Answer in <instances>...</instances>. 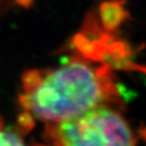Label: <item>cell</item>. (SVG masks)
Wrapping results in <instances>:
<instances>
[{
    "mask_svg": "<svg viewBox=\"0 0 146 146\" xmlns=\"http://www.w3.org/2000/svg\"><path fill=\"white\" fill-rule=\"evenodd\" d=\"M17 127L28 133L36 121L60 123L101 106L122 105L110 66L74 54L56 67L33 68L22 76Z\"/></svg>",
    "mask_w": 146,
    "mask_h": 146,
    "instance_id": "cell-1",
    "label": "cell"
},
{
    "mask_svg": "<svg viewBox=\"0 0 146 146\" xmlns=\"http://www.w3.org/2000/svg\"><path fill=\"white\" fill-rule=\"evenodd\" d=\"M47 146H136V137L119 108L101 106L60 123L44 125Z\"/></svg>",
    "mask_w": 146,
    "mask_h": 146,
    "instance_id": "cell-2",
    "label": "cell"
},
{
    "mask_svg": "<svg viewBox=\"0 0 146 146\" xmlns=\"http://www.w3.org/2000/svg\"><path fill=\"white\" fill-rule=\"evenodd\" d=\"M128 16L123 0H107L100 7V20L105 31H114Z\"/></svg>",
    "mask_w": 146,
    "mask_h": 146,
    "instance_id": "cell-3",
    "label": "cell"
},
{
    "mask_svg": "<svg viewBox=\"0 0 146 146\" xmlns=\"http://www.w3.org/2000/svg\"><path fill=\"white\" fill-rule=\"evenodd\" d=\"M26 133L16 125L11 127L0 117V146H47L31 145L25 139Z\"/></svg>",
    "mask_w": 146,
    "mask_h": 146,
    "instance_id": "cell-4",
    "label": "cell"
}]
</instances>
